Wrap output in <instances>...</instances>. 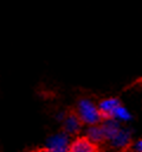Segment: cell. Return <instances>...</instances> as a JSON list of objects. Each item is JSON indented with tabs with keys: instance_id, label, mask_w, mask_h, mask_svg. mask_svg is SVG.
<instances>
[{
	"instance_id": "3957f363",
	"label": "cell",
	"mask_w": 142,
	"mask_h": 152,
	"mask_svg": "<svg viewBox=\"0 0 142 152\" xmlns=\"http://www.w3.org/2000/svg\"><path fill=\"white\" fill-rule=\"evenodd\" d=\"M120 104H121V102L116 97H109V99L102 100L99 102V104L97 106L102 119H112V114Z\"/></svg>"
},
{
	"instance_id": "5b68a950",
	"label": "cell",
	"mask_w": 142,
	"mask_h": 152,
	"mask_svg": "<svg viewBox=\"0 0 142 152\" xmlns=\"http://www.w3.org/2000/svg\"><path fill=\"white\" fill-rule=\"evenodd\" d=\"M105 140H111L121 129L117 120L115 119H104V122L101 125Z\"/></svg>"
},
{
	"instance_id": "7a4b0ae2",
	"label": "cell",
	"mask_w": 142,
	"mask_h": 152,
	"mask_svg": "<svg viewBox=\"0 0 142 152\" xmlns=\"http://www.w3.org/2000/svg\"><path fill=\"white\" fill-rule=\"evenodd\" d=\"M67 152H99L97 144L86 137H78L69 144Z\"/></svg>"
},
{
	"instance_id": "30bf717a",
	"label": "cell",
	"mask_w": 142,
	"mask_h": 152,
	"mask_svg": "<svg viewBox=\"0 0 142 152\" xmlns=\"http://www.w3.org/2000/svg\"><path fill=\"white\" fill-rule=\"evenodd\" d=\"M134 151L135 152H142V139L137 140L134 145Z\"/></svg>"
},
{
	"instance_id": "277c9868",
	"label": "cell",
	"mask_w": 142,
	"mask_h": 152,
	"mask_svg": "<svg viewBox=\"0 0 142 152\" xmlns=\"http://www.w3.org/2000/svg\"><path fill=\"white\" fill-rule=\"evenodd\" d=\"M82 121L76 113H69L64 115V129L69 134H76L80 131Z\"/></svg>"
},
{
	"instance_id": "8fae6325",
	"label": "cell",
	"mask_w": 142,
	"mask_h": 152,
	"mask_svg": "<svg viewBox=\"0 0 142 152\" xmlns=\"http://www.w3.org/2000/svg\"><path fill=\"white\" fill-rule=\"evenodd\" d=\"M31 152H52L49 147H41V148H37V150H33Z\"/></svg>"
},
{
	"instance_id": "52a82bcc",
	"label": "cell",
	"mask_w": 142,
	"mask_h": 152,
	"mask_svg": "<svg viewBox=\"0 0 142 152\" xmlns=\"http://www.w3.org/2000/svg\"><path fill=\"white\" fill-rule=\"evenodd\" d=\"M85 137L89 138L95 144H98V142H102L103 140H105L104 133H103V129H102V126L101 125H91L88 128Z\"/></svg>"
},
{
	"instance_id": "ba28073f",
	"label": "cell",
	"mask_w": 142,
	"mask_h": 152,
	"mask_svg": "<svg viewBox=\"0 0 142 152\" xmlns=\"http://www.w3.org/2000/svg\"><path fill=\"white\" fill-rule=\"evenodd\" d=\"M130 140V134L127 129H120L118 133L111 139V142L115 147H125L129 144Z\"/></svg>"
},
{
	"instance_id": "6da1fadb",
	"label": "cell",
	"mask_w": 142,
	"mask_h": 152,
	"mask_svg": "<svg viewBox=\"0 0 142 152\" xmlns=\"http://www.w3.org/2000/svg\"><path fill=\"white\" fill-rule=\"evenodd\" d=\"M76 114L82 121V124H86L89 126L97 125L102 120L98 107L88 99H80L78 101Z\"/></svg>"
},
{
	"instance_id": "9c48e42d",
	"label": "cell",
	"mask_w": 142,
	"mask_h": 152,
	"mask_svg": "<svg viewBox=\"0 0 142 152\" xmlns=\"http://www.w3.org/2000/svg\"><path fill=\"white\" fill-rule=\"evenodd\" d=\"M112 119H115V120H122V121H128V120L131 119V115H130V113L128 112V109L125 107H123L122 104H120L115 109V112L112 114Z\"/></svg>"
},
{
	"instance_id": "8992f818",
	"label": "cell",
	"mask_w": 142,
	"mask_h": 152,
	"mask_svg": "<svg viewBox=\"0 0 142 152\" xmlns=\"http://www.w3.org/2000/svg\"><path fill=\"white\" fill-rule=\"evenodd\" d=\"M52 152H67L69 148V139L66 134H59L51 140V145L49 147Z\"/></svg>"
}]
</instances>
